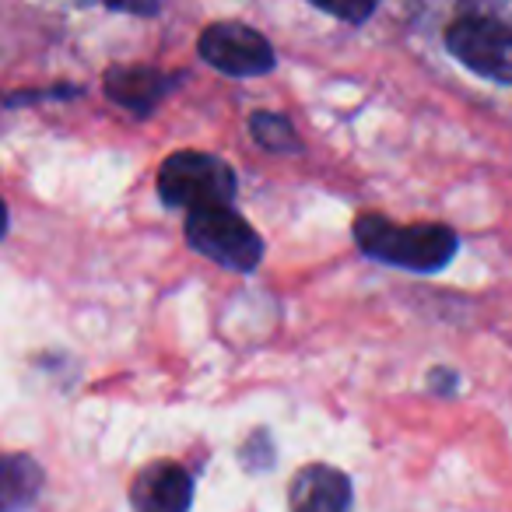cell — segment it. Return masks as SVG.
<instances>
[{"instance_id": "9", "label": "cell", "mask_w": 512, "mask_h": 512, "mask_svg": "<svg viewBox=\"0 0 512 512\" xmlns=\"http://www.w3.org/2000/svg\"><path fill=\"white\" fill-rule=\"evenodd\" d=\"M43 491V467L25 453H0V512H25Z\"/></svg>"}, {"instance_id": "12", "label": "cell", "mask_w": 512, "mask_h": 512, "mask_svg": "<svg viewBox=\"0 0 512 512\" xmlns=\"http://www.w3.org/2000/svg\"><path fill=\"white\" fill-rule=\"evenodd\" d=\"M309 4L320 8V11H327V15L341 18V22H348V25L369 22L379 8V0H309Z\"/></svg>"}, {"instance_id": "3", "label": "cell", "mask_w": 512, "mask_h": 512, "mask_svg": "<svg viewBox=\"0 0 512 512\" xmlns=\"http://www.w3.org/2000/svg\"><path fill=\"white\" fill-rule=\"evenodd\" d=\"M186 242L228 271H253L264 260V239L232 207H204L186 218Z\"/></svg>"}, {"instance_id": "8", "label": "cell", "mask_w": 512, "mask_h": 512, "mask_svg": "<svg viewBox=\"0 0 512 512\" xmlns=\"http://www.w3.org/2000/svg\"><path fill=\"white\" fill-rule=\"evenodd\" d=\"M102 85H106V95L116 106L130 109L137 116H148L172 92V78L155 71V67H109Z\"/></svg>"}, {"instance_id": "6", "label": "cell", "mask_w": 512, "mask_h": 512, "mask_svg": "<svg viewBox=\"0 0 512 512\" xmlns=\"http://www.w3.org/2000/svg\"><path fill=\"white\" fill-rule=\"evenodd\" d=\"M130 502L137 512H190L193 477L186 467L172 460H155L137 470L130 484Z\"/></svg>"}, {"instance_id": "7", "label": "cell", "mask_w": 512, "mask_h": 512, "mask_svg": "<svg viewBox=\"0 0 512 512\" xmlns=\"http://www.w3.org/2000/svg\"><path fill=\"white\" fill-rule=\"evenodd\" d=\"M292 512H351V477L327 463H309L288 488Z\"/></svg>"}, {"instance_id": "11", "label": "cell", "mask_w": 512, "mask_h": 512, "mask_svg": "<svg viewBox=\"0 0 512 512\" xmlns=\"http://www.w3.org/2000/svg\"><path fill=\"white\" fill-rule=\"evenodd\" d=\"M414 4H421V8H439V4H446V8H453V18L460 15H474V18H491V22L498 25H509L512 29V0H414Z\"/></svg>"}, {"instance_id": "13", "label": "cell", "mask_w": 512, "mask_h": 512, "mask_svg": "<svg viewBox=\"0 0 512 512\" xmlns=\"http://www.w3.org/2000/svg\"><path fill=\"white\" fill-rule=\"evenodd\" d=\"M99 4L113 11H127V15H155L158 11V0H99Z\"/></svg>"}, {"instance_id": "5", "label": "cell", "mask_w": 512, "mask_h": 512, "mask_svg": "<svg viewBox=\"0 0 512 512\" xmlns=\"http://www.w3.org/2000/svg\"><path fill=\"white\" fill-rule=\"evenodd\" d=\"M200 57L221 74L232 78H256L274 71V46L256 29L242 22H218L200 36Z\"/></svg>"}, {"instance_id": "14", "label": "cell", "mask_w": 512, "mask_h": 512, "mask_svg": "<svg viewBox=\"0 0 512 512\" xmlns=\"http://www.w3.org/2000/svg\"><path fill=\"white\" fill-rule=\"evenodd\" d=\"M8 232V207H4V200H0V235Z\"/></svg>"}, {"instance_id": "1", "label": "cell", "mask_w": 512, "mask_h": 512, "mask_svg": "<svg viewBox=\"0 0 512 512\" xmlns=\"http://www.w3.org/2000/svg\"><path fill=\"white\" fill-rule=\"evenodd\" d=\"M355 242L362 253L404 271H442L456 253V235L446 225H397L383 214H362L355 221Z\"/></svg>"}, {"instance_id": "10", "label": "cell", "mask_w": 512, "mask_h": 512, "mask_svg": "<svg viewBox=\"0 0 512 512\" xmlns=\"http://www.w3.org/2000/svg\"><path fill=\"white\" fill-rule=\"evenodd\" d=\"M249 130H253L256 144L267 151H299V134L281 113H253Z\"/></svg>"}, {"instance_id": "2", "label": "cell", "mask_w": 512, "mask_h": 512, "mask_svg": "<svg viewBox=\"0 0 512 512\" xmlns=\"http://www.w3.org/2000/svg\"><path fill=\"white\" fill-rule=\"evenodd\" d=\"M158 193L169 207L186 211L228 207L235 197V172L228 162L204 151H176L158 169Z\"/></svg>"}, {"instance_id": "4", "label": "cell", "mask_w": 512, "mask_h": 512, "mask_svg": "<svg viewBox=\"0 0 512 512\" xmlns=\"http://www.w3.org/2000/svg\"><path fill=\"white\" fill-rule=\"evenodd\" d=\"M446 50L474 74L512 85V29L491 18L460 15L446 29Z\"/></svg>"}]
</instances>
